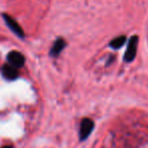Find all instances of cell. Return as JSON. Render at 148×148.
<instances>
[{
	"instance_id": "1",
	"label": "cell",
	"mask_w": 148,
	"mask_h": 148,
	"mask_svg": "<svg viewBox=\"0 0 148 148\" xmlns=\"http://www.w3.org/2000/svg\"><path fill=\"white\" fill-rule=\"evenodd\" d=\"M3 18H4L5 23H6L7 27H9V29H11V31L13 32V33L15 34V35L17 36V37L19 38H23L25 37V33H23V29L21 27V25H18V23H16V21L15 19H13L12 17L10 16V15L8 14H3Z\"/></svg>"
},
{
	"instance_id": "2",
	"label": "cell",
	"mask_w": 148,
	"mask_h": 148,
	"mask_svg": "<svg viewBox=\"0 0 148 148\" xmlns=\"http://www.w3.org/2000/svg\"><path fill=\"white\" fill-rule=\"evenodd\" d=\"M7 61L10 65L14 66L15 68H21L25 64V57L21 53L17 51H12L7 55Z\"/></svg>"
},
{
	"instance_id": "3",
	"label": "cell",
	"mask_w": 148,
	"mask_h": 148,
	"mask_svg": "<svg viewBox=\"0 0 148 148\" xmlns=\"http://www.w3.org/2000/svg\"><path fill=\"white\" fill-rule=\"evenodd\" d=\"M137 45H138V38L132 37L129 44H128L127 51L125 53V60L127 62L134 60V58L136 56V52H137Z\"/></svg>"
},
{
	"instance_id": "4",
	"label": "cell",
	"mask_w": 148,
	"mask_h": 148,
	"mask_svg": "<svg viewBox=\"0 0 148 148\" xmlns=\"http://www.w3.org/2000/svg\"><path fill=\"white\" fill-rule=\"evenodd\" d=\"M2 75L8 80H13L18 76V70L10 64H5L2 67Z\"/></svg>"
},
{
	"instance_id": "5",
	"label": "cell",
	"mask_w": 148,
	"mask_h": 148,
	"mask_svg": "<svg viewBox=\"0 0 148 148\" xmlns=\"http://www.w3.org/2000/svg\"><path fill=\"white\" fill-rule=\"evenodd\" d=\"M93 128V123L91 120L89 119H84L81 123L80 126V137L81 139H84L89 135V133L91 132Z\"/></svg>"
},
{
	"instance_id": "6",
	"label": "cell",
	"mask_w": 148,
	"mask_h": 148,
	"mask_svg": "<svg viewBox=\"0 0 148 148\" xmlns=\"http://www.w3.org/2000/svg\"><path fill=\"white\" fill-rule=\"evenodd\" d=\"M64 47H65V42L63 41L62 39H58L57 41L54 43L53 47H52L51 49V55L54 56V57H56V56L58 55V54H60L62 52V50L64 49Z\"/></svg>"
},
{
	"instance_id": "7",
	"label": "cell",
	"mask_w": 148,
	"mask_h": 148,
	"mask_svg": "<svg viewBox=\"0 0 148 148\" xmlns=\"http://www.w3.org/2000/svg\"><path fill=\"white\" fill-rule=\"evenodd\" d=\"M126 42V37H124V36H121V37H118L116 38V39H114L113 41L111 42V47H113L114 49H119V48H121L122 46L125 44Z\"/></svg>"
},
{
	"instance_id": "8",
	"label": "cell",
	"mask_w": 148,
	"mask_h": 148,
	"mask_svg": "<svg viewBox=\"0 0 148 148\" xmlns=\"http://www.w3.org/2000/svg\"><path fill=\"white\" fill-rule=\"evenodd\" d=\"M2 148H13L12 146H4V147H2Z\"/></svg>"
}]
</instances>
